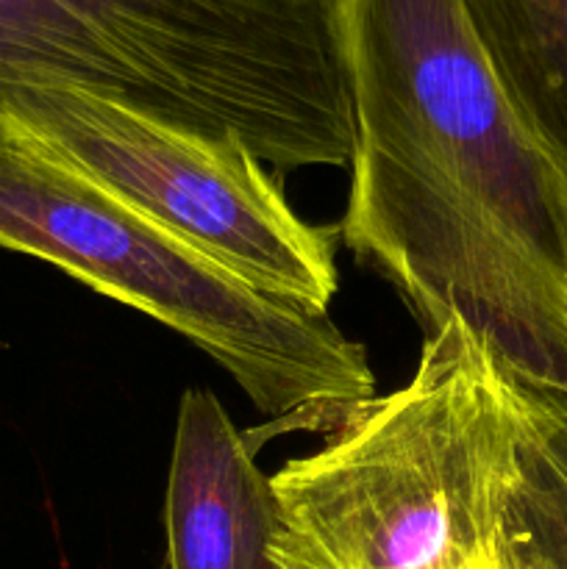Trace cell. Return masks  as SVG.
Listing matches in <instances>:
<instances>
[{
  "instance_id": "52a82bcc",
  "label": "cell",
  "mask_w": 567,
  "mask_h": 569,
  "mask_svg": "<svg viewBox=\"0 0 567 569\" xmlns=\"http://www.w3.org/2000/svg\"><path fill=\"white\" fill-rule=\"evenodd\" d=\"M506 376L517 431L506 520L545 569H567V395Z\"/></svg>"
},
{
  "instance_id": "ba28073f",
  "label": "cell",
  "mask_w": 567,
  "mask_h": 569,
  "mask_svg": "<svg viewBox=\"0 0 567 569\" xmlns=\"http://www.w3.org/2000/svg\"><path fill=\"white\" fill-rule=\"evenodd\" d=\"M470 569H545L543 561L537 559L531 545L509 526L506 520L504 533H500L498 542L481 556Z\"/></svg>"
},
{
  "instance_id": "3957f363",
  "label": "cell",
  "mask_w": 567,
  "mask_h": 569,
  "mask_svg": "<svg viewBox=\"0 0 567 569\" xmlns=\"http://www.w3.org/2000/svg\"><path fill=\"white\" fill-rule=\"evenodd\" d=\"M0 248L181 333L272 431H339L376 400L365 345L328 315L256 292L83 178L0 137Z\"/></svg>"
},
{
  "instance_id": "5b68a950",
  "label": "cell",
  "mask_w": 567,
  "mask_h": 569,
  "mask_svg": "<svg viewBox=\"0 0 567 569\" xmlns=\"http://www.w3.org/2000/svg\"><path fill=\"white\" fill-rule=\"evenodd\" d=\"M272 478L220 400L187 389L178 403L165 495L167 569H281Z\"/></svg>"
},
{
  "instance_id": "277c9868",
  "label": "cell",
  "mask_w": 567,
  "mask_h": 569,
  "mask_svg": "<svg viewBox=\"0 0 567 569\" xmlns=\"http://www.w3.org/2000/svg\"><path fill=\"white\" fill-rule=\"evenodd\" d=\"M0 137L103 189L256 292L311 315L331 309L339 226L300 220L242 142L56 87L0 92Z\"/></svg>"
},
{
  "instance_id": "7a4b0ae2",
  "label": "cell",
  "mask_w": 567,
  "mask_h": 569,
  "mask_svg": "<svg viewBox=\"0 0 567 569\" xmlns=\"http://www.w3.org/2000/svg\"><path fill=\"white\" fill-rule=\"evenodd\" d=\"M517 472L509 376L448 320L409 383L272 478L281 569H470L506 528Z\"/></svg>"
},
{
  "instance_id": "6da1fadb",
  "label": "cell",
  "mask_w": 567,
  "mask_h": 569,
  "mask_svg": "<svg viewBox=\"0 0 567 569\" xmlns=\"http://www.w3.org/2000/svg\"><path fill=\"white\" fill-rule=\"evenodd\" d=\"M354 111L339 242L426 337L459 320L567 395V181L506 98L465 0H342Z\"/></svg>"
},
{
  "instance_id": "8992f818",
  "label": "cell",
  "mask_w": 567,
  "mask_h": 569,
  "mask_svg": "<svg viewBox=\"0 0 567 569\" xmlns=\"http://www.w3.org/2000/svg\"><path fill=\"white\" fill-rule=\"evenodd\" d=\"M465 6L506 98L567 181V0Z\"/></svg>"
}]
</instances>
